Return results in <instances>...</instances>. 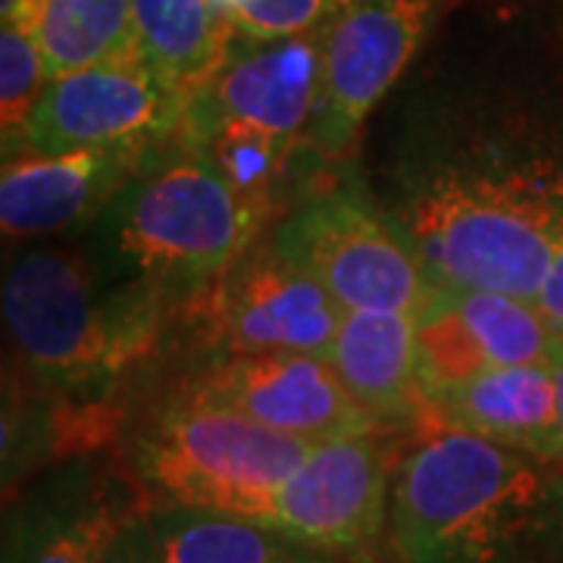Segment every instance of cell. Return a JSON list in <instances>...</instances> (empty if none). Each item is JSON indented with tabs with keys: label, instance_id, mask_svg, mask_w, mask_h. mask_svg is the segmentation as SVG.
Instances as JSON below:
<instances>
[{
	"label": "cell",
	"instance_id": "obj_19",
	"mask_svg": "<svg viewBox=\"0 0 563 563\" xmlns=\"http://www.w3.org/2000/svg\"><path fill=\"white\" fill-rule=\"evenodd\" d=\"M147 526L161 563H276L291 539L239 514L151 501Z\"/></svg>",
	"mask_w": 563,
	"mask_h": 563
},
{
	"label": "cell",
	"instance_id": "obj_1",
	"mask_svg": "<svg viewBox=\"0 0 563 563\" xmlns=\"http://www.w3.org/2000/svg\"><path fill=\"white\" fill-rule=\"evenodd\" d=\"M395 222L435 288L539 301L563 222V157L488 139L417 163Z\"/></svg>",
	"mask_w": 563,
	"mask_h": 563
},
{
	"label": "cell",
	"instance_id": "obj_8",
	"mask_svg": "<svg viewBox=\"0 0 563 563\" xmlns=\"http://www.w3.org/2000/svg\"><path fill=\"white\" fill-rule=\"evenodd\" d=\"M213 357L329 354L344 310L313 276L285 261L273 239L254 242L222 279L181 307Z\"/></svg>",
	"mask_w": 563,
	"mask_h": 563
},
{
	"label": "cell",
	"instance_id": "obj_28",
	"mask_svg": "<svg viewBox=\"0 0 563 563\" xmlns=\"http://www.w3.org/2000/svg\"><path fill=\"white\" fill-rule=\"evenodd\" d=\"M554 335H558V342L563 344V329H561V332H554Z\"/></svg>",
	"mask_w": 563,
	"mask_h": 563
},
{
	"label": "cell",
	"instance_id": "obj_13",
	"mask_svg": "<svg viewBox=\"0 0 563 563\" xmlns=\"http://www.w3.org/2000/svg\"><path fill=\"white\" fill-rule=\"evenodd\" d=\"M181 391L310 444L385 432L351 398L322 354H220L181 385Z\"/></svg>",
	"mask_w": 563,
	"mask_h": 563
},
{
	"label": "cell",
	"instance_id": "obj_23",
	"mask_svg": "<svg viewBox=\"0 0 563 563\" xmlns=\"http://www.w3.org/2000/svg\"><path fill=\"white\" fill-rule=\"evenodd\" d=\"M147 514V510H144ZM141 514L139 520H132L129 529L120 536L117 548L110 551L107 563H161L157 558V548H154V539H151V526H147V517Z\"/></svg>",
	"mask_w": 563,
	"mask_h": 563
},
{
	"label": "cell",
	"instance_id": "obj_24",
	"mask_svg": "<svg viewBox=\"0 0 563 563\" xmlns=\"http://www.w3.org/2000/svg\"><path fill=\"white\" fill-rule=\"evenodd\" d=\"M539 307L548 317V322L554 325V332L563 329V222H561V235H558V251H554V263H551V273H548V282H544L542 295H539Z\"/></svg>",
	"mask_w": 563,
	"mask_h": 563
},
{
	"label": "cell",
	"instance_id": "obj_22",
	"mask_svg": "<svg viewBox=\"0 0 563 563\" xmlns=\"http://www.w3.org/2000/svg\"><path fill=\"white\" fill-rule=\"evenodd\" d=\"M351 0H244L225 10L235 41H282L322 32Z\"/></svg>",
	"mask_w": 563,
	"mask_h": 563
},
{
	"label": "cell",
	"instance_id": "obj_15",
	"mask_svg": "<svg viewBox=\"0 0 563 563\" xmlns=\"http://www.w3.org/2000/svg\"><path fill=\"white\" fill-rule=\"evenodd\" d=\"M157 147V144H154ZM147 144L73 147L60 154L16 151L3 157L0 229L7 239L66 235L107 210L154 151Z\"/></svg>",
	"mask_w": 563,
	"mask_h": 563
},
{
	"label": "cell",
	"instance_id": "obj_25",
	"mask_svg": "<svg viewBox=\"0 0 563 563\" xmlns=\"http://www.w3.org/2000/svg\"><path fill=\"white\" fill-rule=\"evenodd\" d=\"M276 563H351L339 558V554H329V551H320V548H310V544L291 542V548L282 554Z\"/></svg>",
	"mask_w": 563,
	"mask_h": 563
},
{
	"label": "cell",
	"instance_id": "obj_10",
	"mask_svg": "<svg viewBox=\"0 0 563 563\" xmlns=\"http://www.w3.org/2000/svg\"><path fill=\"white\" fill-rule=\"evenodd\" d=\"M147 507L125 463L101 454L54 463L7 507L3 563H107Z\"/></svg>",
	"mask_w": 563,
	"mask_h": 563
},
{
	"label": "cell",
	"instance_id": "obj_21",
	"mask_svg": "<svg viewBox=\"0 0 563 563\" xmlns=\"http://www.w3.org/2000/svg\"><path fill=\"white\" fill-rule=\"evenodd\" d=\"M47 66L41 54L35 29L22 22L0 25V122H3V151L20 141L25 122L32 117L41 91L47 88Z\"/></svg>",
	"mask_w": 563,
	"mask_h": 563
},
{
	"label": "cell",
	"instance_id": "obj_26",
	"mask_svg": "<svg viewBox=\"0 0 563 563\" xmlns=\"http://www.w3.org/2000/svg\"><path fill=\"white\" fill-rule=\"evenodd\" d=\"M551 376H554V398H558V422H561V435H563V344L558 342L554 354H551Z\"/></svg>",
	"mask_w": 563,
	"mask_h": 563
},
{
	"label": "cell",
	"instance_id": "obj_2",
	"mask_svg": "<svg viewBox=\"0 0 563 563\" xmlns=\"http://www.w3.org/2000/svg\"><path fill=\"white\" fill-rule=\"evenodd\" d=\"M401 563H563V463L429 429L391 485Z\"/></svg>",
	"mask_w": 563,
	"mask_h": 563
},
{
	"label": "cell",
	"instance_id": "obj_3",
	"mask_svg": "<svg viewBox=\"0 0 563 563\" xmlns=\"http://www.w3.org/2000/svg\"><path fill=\"white\" fill-rule=\"evenodd\" d=\"M266 210L179 139L157 144L91 225L103 279L139 288L179 313L261 242Z\"/></svg>",
	"mask_w": 563,
	"mask_h": 563
},
{
	"label": "cell",
	"instance_id": "obj_12",
	"mask_svg": "<svg viewBox=\"0 0 563 563\" xmlns=\"http://www.w3.org/2000/svg\"><path fill=\"white\" fill-rule=\"evenodd\" d=\"M185 103L141 57L79 69L47 81L20 141L3 157L16 151L60 154L73 147L166 144L179 132Z\"/></svg>",
	"mask_w": 563,
	"mask_h": 563
},
{
	"label": "cell",
	"instance_id": "obj_7",
	"mask_svg": "<svg viewBox=\"0 0 563 563\" xmlns=\"http://www.w3.org/2000/svg\"><path fill=\"white\" fill-rule=\"evenodd\" d=\"M269 239L285 261L320 282L344 313L417 317L435 295L401 225L357 185L332 181L307 191Z\"/></svg>",
	"mask_w": 563,
	"mask_h": 563
},
{
	"label": "cell",
	"instance_id": "obj_5",
	"mask_svg": "<svg viewBox=\"0 0 563 563\" xmlns=\"http://www.w3.org/2000/svg\"><path fill=\"white\" fill-rule=\"evenodd\" d=\"M322 79V32L282 41H235L229 60L185 103L176 139L210 161L266 213L310 151Z\"/></svg>",
	"mask_w": 563,
	"mask_h": 563
},
{
	"label": "cell",
	"instance_id": "obj_11",
	"mask_svg": "<svg viewBox=\"0 0 563 563\" xmlns=\"http://www.w3.org/2000/svg\"><path fill=\"white\" fill-rule=\"evenodd\" d=\"M439 0H351L322 29V79L310 151L339 157L420 51Z\"/></svg>",
	"mask_w": 563,
	"mask_h": 563
},
{
	"label": "cell",
	"instance_id": "obj_18",
	"mask_svg": "<svg viewBox=\"0 0 563 563\" xmlns=\"http://www.w3.org/2000/svg\"><path fill=\"white\" fill-rule=\"evenodd\" d=\"M132 20L141 63L181 101H191L235 47L213 0H132Z\"/></svg>",
	"mask_w": 563,
	"mask_h": 563
},
{
	"label": "cell",
	"instance_id": "obj_9",
	"mask_svg": "<svg viewBox=\"0 0 563 563\" xmlns=\"http://www.w3.org/2000/svg\"><path fill=\"white\" fill-rule=\"evenodd\" d=\"M388 432L344 435L313 444L282 483L263 523L344 561H366L391 517L395 451Z\"/></svg>",
	"mask_w": 563,
	"mask_h": 563
},
{
	"label": "cell",
	"instance_id": "obj_17",
	"mask_svg": "<svg viewBox=\"0 0 563 563\" xmlns=\"http://www.w3.org/2000/svg\"><path fill=\"white\" fill-rule=\"evenodd\" d=\"M429 429H454L563 463L554 376L548 363L485 369L429 395Z\"/></svg>",
	"mask_w": 563,
	"mask_h": 563
},
{
	"label": "cell",
	"instance_id": "obj_20",
	"mask_svg": "<svg viewBox=\"0 0 563 563\" xmlns=\"http://www.w3.org/2000/svg\"><path fill=\"white\" fill-rule=\"evenodd\" d=\"M35 38L47 79L139 57L132 0H41Z\"/></svg>",
	"mask_w": 563,
	"mask_h": 563
},
{
	"label": "cell",
	"instance_id": "obj_4",
	"mask_svg": "<svg viewBox=\"0 0 563 563\" xmlns=\"http://www.w3.org/2000/svg\"><path fill=\"white\" fill-rule=\"evenodd\" d=\"M173 317L161 298L103 279L79 247H32L3 276V320L20 363L38 388L79 401H110Z\"/></svg>",
	"mask_w": 563,
	"mask_h": 563
},
{
	"label": "cell",
	"instance_id": "obj_6",
	"mask_svg": "<svg viewBox=\"0 0 563 563\" xmlns=\"http://www.w3.org/2000/svg\"><path fill=\"white\" fill-rule=\"evenodd\" d=\"M313 444L188 391L163 398L125 439V466L151 501L266 520L282 483Z\"/></svg>",
	"mask_w": 563,
	"mask_h": 563
},
{
	"label": "cell",
	"instance_id": "obj_16",
	"mask_svg": "<svg viewBox=\"0 0 563 563\" xmlns=\"http://www.w3.org/2000/svg\"><path fill=\"white\" fill-rule=\"evenodd\" d=\"M329 363L385 432H422L429 426V395L422 385L417 317L354 310L344 313L329 347Z\"/></svg>",
	"mask_w": 563,
	"mask_h": 563
},
{
	"label": "cell",
	"instance_id": "obj_27",
	"mask_svg": "<svg viewBox=\"0 0 563 563\" xmlns=\"http://www.w3.org/2000/svg\"><path fill=\"white\" fill-rule=\"evenodd\" d=\"M213 3H217V7H220L222 13H225V10H232V7H239V3H244V0H213Z\"/></svg>",
	"mask_w": 563,
	"mask_h": 563
},
{
	"label": "cell",
	"instance_id": "obj_14",
	"mask_svg": "<svg viewBox=\"0 0 563 563\" xmlns=\"http://www.w3.org/2000/svg\"><path fill=\"white\" fill-rule=\"evenodd\" d=\"M417 347L426 395L485 369L548 363L558 335L542 307L501 291L435 288L417 313Z\"/></svg>",
	"mask_w": 563,
	"mask_h": 563
}]
</instances>
